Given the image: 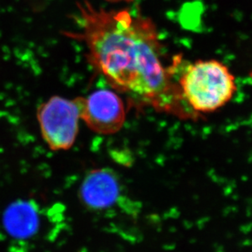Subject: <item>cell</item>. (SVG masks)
I'll return each instance as SVG.
<instances>
[{
    "label": "cell",
    "instance_id": "obj_3",
    "mask_svg": "<svg viewBox=\"0 0 252 252\" xmlns=\"http://www.w3.org/2000/svg\"><path fill=\"white\" fill-rule=\"evenodd\" d=\"M37 118L43 140L51 150H67L73 146L81 119L74 99L53 96L39 105Z\"/></svg>",
    "mask_w": 252,
    "mask_h": 252
},
{
    "label": "cell",
    "instance_id": "obj_7",
    "mask_svg": "<svg viewBox=\"0 0 252 252\" xmlns=\"http://www.w3.org/2000/svg\"><path fill=\"white\" fill-rule=\"evenodd\" d=\"M108 2H131L133 0H106Z\"/></svg>",
    "mask_w": 252,
    "mask_h": 252
},
{
    "label": "cell",
    "instance_id": "obj_5",
    "mask_svg": "<svg viewBox=\"0 0 252 252\" xmlns=\"http://www.w3.org/2000/svg\"><path fill=\"white\" fill-rule=\"evenodd\" d=\"M121 194V186L116 174L110 169H94L85 176L79 197L91 210H105L114 206Z\"/></svg>",
    "mask_w": 252,
    "mask_h": 252
},
{
    "label": "cell",
    "instance_id": "obj_2",
    "mask_svg": "<svg viewBox=\"0 0 252 252\" xmlns=\"http://www.w3.org/2000/svg\"><path fill=\"white\" fill-rule=\"evenodd\" d=\"M181 96L196 112H214L235 93V77L217 60L197 61L189 64L180 79Z\"/></svg>",
    "mask_w": 252,
    "mask_h": 252
},
{
    "label": "cell",
    "instance_id": "obj_4",
    "mask_svg": "<svg viewBox=\"0 0 252 252\" xmlns=\"http://www.w3.org/2000/svg\"><path fill=\"white\" fill-rule=\"evenodd\" d=\"M74 100L79 106L80 119L93 131L114 134L124 126L126 119L124 101L114 91L100 89Z\"/></svg>",
    "mask_w": 252,
    "mask_h": 252
},
{
    "label": "cell",
    "instance_id": "obj_6",
    "mask_svg": "<svg viewBox=\"0 0 252 252\" xmlns=\"http://www.w3.org/2000/svg\"><path fill=\"white\" fill-rule=\"evenodd\" d=\"M5 230L12 238L27 239L33 237L39 228V214L34 202L17 200L5 210L2 217Z\"/></svg>",
    "mask_w": 252,
    "mask_h": 252
},
{
    "label": "cell",
    "instance_id": "obj_1",
    "mask_svg": "<svg viewBox=\"0 0 252 252\" xmlns=\"http://www.w3.org/2000/svg\"><path fill=\"white\" fill-rule=\"evenodd\" d=\"M79 32L69 33L85 44L91 65L114 90L143 102L166 107L175 93L162 63V43L155 23L129 10L78 3Z\"/></svg>",
    "mask_w": 252,
    "mask_h": 252
}]
</instances>
